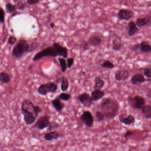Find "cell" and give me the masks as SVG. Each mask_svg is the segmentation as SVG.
Wrapping results in <instances>:
<instances>
[{
	"label": "cell",
	"mask_w": 151,
	"mask_h": 151,
	"mask_svg": "<svg viewBox=\"0 0 151 151\" xmlns=\"http://www.w3.org/2000/svg\"><path fill=\"white\" fill-rule=\"evenodd\" d=\"M21 113L23 115V119L25 124L31 125L35 123L39 114L42 111L41 107L35 106L29 99L23 100L21 105Z\"/></svg>",
	"instance_id": "6da1fadb"
},
{
	"label": "cell",
	"mask_w": 151,
	"mask_h": 151,
	"mask_svg": "<svg viewBox=\"0 0 151 151\" xmlns=\"http://www.w3.org/2000/svg\"><path fill=\"white\" fill-rule=\"evenodd\" d=\"M58 56H62L63 58H68V49L59 43L54 42L51 46L48 47L37 53L33 57L32 60L34 62L37 61L44 57Z\"/></svg>",
	"instance_id": "7a4b0ae2"
},
{
	"label": "cell",
	"mask_w": 151,
	"mask_h": 151,
	"mask_svg": "<svg viewBox=\"0 0 151 151\" xmlns=\"http://www.w3.org/2000/svg\"><path fill=\"white\" fill-rule=\"evenodd\" d=\"M100 107L107 119H113L118 114L119 105L116 100L109 98H104L100 103Z\"/></svg>",
	"instance_id": "3957f363"
},
{
	"label": "cell",
	"mask_w": 151,
	"mask_h": 151,
	"mask_svg": "<svg viewBox=\"0 0 151 151\" xmlns=\"http://www.w3.org/2000/svg\"><path fill=\"white\" fill-rule=\"evenodd\" d=\"M30 45H29L25 40H19L13 47L12 56L16 59H20L26 53H31Z\"/></svg>",
	"instance_id": "277c9868"
},
{
	"label": "cell",
	"mask_w": 151,
	"mask_h": 151,
	"mask_svg": "<svg viewBox=\"0 0 151 151\" xmlns=\"http://www.w3.org/2000/svg\"><path fill=\"white\" fill-rule=\"evenodd\" d=\"M58 85L53 82H48L40 85L37 89L38 93L42 96H46L50 93H55L58 90Z\"/></svg>",
	"instance_id": "5b68a950"
},
{
	"label": "cell",
	"mask_w": 151,
	"mask_h": 151,
	"mask_svg": "<svg viewBox=\"0 0 151 151\" xmlns=\"http://www.w3.org/2000/svg\"><path fill=\"white\" fill-rule=\"evenodd\" d=\"M80 119L83 123L88 128H92L94 123V118L92 113L89 110H85L80 116Z\"/></svg>",
	"instance_id": "8992f818"
},
{
	"label": "cell",
	"mask_w": 151,
	"mask_h": 151,
	"mask_svg": "<svg viewBox=\"0 0 151 151\" xmlns=\"http://www.w3.org/2000/svg\"><path fill=\"white\" fill-rule=\"evenodd\" d=\"M128 101L132 106L136 109H142L145 106V99L139 95H136L133 98L129 97Z\"/></svg>",
	"instance_id": "52a82bcc"
},
{
	"label": "cell",
	"mask_w": 151,
	"mask_h": 151,
	"mask_svg": "<svg viewBox=\"0 0 151 151\" xmlns=\"http://www.w3.org/2000/svg\"><path fill=\"white\" fill-rule=\"evenodd\" d=\"M133 52H140L142 53H148L151 52V45L147 41H142L141 43L135 44L131 48Z\"/></svg>",
	"instance_id": "ba28073f"
},
{
	"label": "cell",
	"mask_w": 151,
	"mask_h": 151,
	"mask_svg": "<svg viewBox=\"0 0 151 151\" xmlns=\"http://www.w3.org/2000/svg\"><path fill=\"white\" fill-rule=\"evenodd\" d=\"M77 99L85 107H91L93 102L91 95L86 92L81 93L78 96Z\"/></svg>",
	"instance_id": "9c48e42d"
},
{
	"label": "cell",
	"mask_w": 151,
	"mask_h": 151,
	"mask_svg": "<svg viewBox=\"0 0 151 151\" xmlns=\"http://www.w3.org/2000/svg\"><path fill=\"white\" fill-rule=\"evenodd\" d=\"M50 116L48 115H45L40 117L36 122L35 126L40 130H43L46 128H48L50 124Z\"/></svg>",
	"instance_id": "30bf717a"
},
{
	"label": "cell",
	"mask_w": 151,
	"mask_h": 151,
	"mask_svg": "<svg viewBox=\"0 0 151 151\" xmlns=\"http://www.w3.org/2000/svg\"><path fill=\"white\" fill-rule=\"evenodd\" d=\"M130 76L129 71L127 70H117L114 73V79L116 81H124L129 79Z\"/></svg>",
	"instance_id": "8fae6325"
},
{
	"label": "cell",
	"mask_w": 151,
	"mask_h": 151,
	"mask_svg": "<svg viewBox=\"0 0 151 151\" xmlns=\"http://www.w3.org/2000/svg\"><path fill=\"white\" fill-rule=\"evenodd\" d=\"M117 16L121 20L128 21L134 17V13L130 9H122L118 11Z\"/></svg>",
	"instance_id": "7c38bea8"
},
{
	"label": "cell",
	"mask_w": 151,
	"mask_h": 151,
	"mask_svg": "<svg viewBox=\"0 0 151 151\" xmlns=\"http://www.w3.org/2000/svg\"><path fill=\"white\" fill-rule=\"evenodd\" d=\"M146 79L144 76L140 73H137L132 77L131 82L134 85H139L145 83Z\"/></svg>",
	"instance_id": "4fadbf2b"
},
{
	"label": "cell",
	"mask_w": 151,
	"mask_h": 151,
	"mask_svg": "<svg viewBox=\"0 0 151 151\" xmlns=\"http://www.w3.org/2000/svg\"><path fill=\"white\" fill-rule=\"evenodd\" d=\"M127 29L128 36L130 37H133L139 30L136 25V23L133 21H131L128 23Z\"/></svg>",
	"instance_id": "5bb4252c"
},
{
	"label": "cell",
	"mask_w": 151,
	"mask_h": 151,
	"mask_svg": "<svg viewBox=\"0 0 151 151\" xmlns=\"http://www.w3.org/2000/svg\"><path fill=\"white\" fill-rule=\"evenodd\" d=\"M60 133L57 131L49 132L44 135V138L46 141H50L55 139L57 140L60 137Z\"/></svg>",
	"instance_id": "9a60e30c"
},
{
	"label": "cell",
	"mask_w": 151,
	"mask_h": 151,
	"mask_svg": "<svg viewBox=\"0 0 151 151\" xmlns=\"http://www.w3.org/2000/svg\"><path fill=\"white\" fill-rule=\"evenodd\" d=\"M89 45L91 46L96 47L99 46L102 43V40L101 38L98 36H91L88 38L87 40Z\"/></svg>",
	"instance_id": "2e32d148"
},
{
	"label": "cell",
	"mask_w": 151,
	"mask_h": 151,
	"mask_svg": "<svg viewBox=\"0 0 151 151\" xmlns=\"http://www.w3.org/2000/svg\"><path fill=\"white\" fill-rule=\"evenodd\" d=\"M122 46V40L118 37H116L112 40V49L114 51L116 52L121 51Z\"/></svg>",
	"instance_id": "e0dca14e"
},
{
	"label": "cell",
	"mask_w": 151,
	"mask_h": 151,
	"mask_svg": "<svg viewBox=\"0 0 151 151\" xmlns=\"http://www.w3.org/2000/svg\"><path fill=\"white\" fill-rule=\"evenodd\" d=\"M56 82L57 83L60 82V88L62 91L64 92L68 91L69 87L70 84L68 79L67 77L65 76L61 77L57 80Z\"/></svg>",
	"instance_id": "ac0fdd59"
},
{
	"label": "cell",
	"mask_w": 151,
	"mask_h": 151,
	"mask_svg": "<svg viewBox=\"0 0 151 151\" xmlns=\"http://www.w3.org/2000/svg\"><path fill=\"white\" fill-rule=\"evenodd\" d=\"M105 93L101 90H94L91 93V97L93 101H97L102 99L105 96Z\"/></svg>",
	"instance_id": "d6986e66"
},
{
	"label": "cell",
	"mask_w": 151,
	"mask_h": 151,
	"mask_svg": "<svg viewBox=\"0 0 151 151\" xmlns=\"http://www.w3.org/2000/svg\"><path fill=\"white\" fill-rule=\"evenodd\" d=\"M119 120L124 125H129L132 124L135 121V118L132 115L130 114L127 117H124L122 116H119Z\"/></svg>",
	"instance_id": "ffe728a7"
},
{
	"label": "cell",
	"mask_w": 151,
	"mask_h": 151,
	"mask_svg": "<svg viewBox=\"0 0 151 151\" xmlns=\"http://www.w3.org/2000/svg\"><path fill=\"white\" fill-rule=\"evenodd\" d=\"M52 104L57 112H61L63 109L64 104L59 98H56L52 101Z\"/></svg>",
	"instance_id": "44dd1931"
},
{
	"label": "cell",
	"mask_w": 151,
	"mask_h": 151,
	"mask_svg": "<svg viewBox=\"0 0 151 151\" xmlns=\"http://www.w3.org/2000/svg\"><path fill=\"white\" fill-rule=\"evenodd\" d=\"M135 23H136L137 27H144V26H146L151 24L150 20L147 17H144V18H137L136 20Z\"/></svg>",
	"instance_id": "7402d4cb"
},
{
	"label": "cell",
	"mask_w": 151,
	"mask_h": 151,
	"mask_svg": "<svg viewBox=\"0 0 151 151\" xmlns=\"http://www.w3.org/2000/svg\"><path fill=\"white\" fill-rule=\"evenodd\" d=\"M94 83L93 89L97 90H101L104 87L105 83V81L99 76L96 77L94 78Z\"/></svg>",
	"instance_id": "603a6c76"
},
{
	"label": "cell",
	"mask_w": 151,
	"mask_h": 151,
	"mask_svg": "<svg viewBox=\"0 0 151 151\" xmlns=\"http://www.w3.org/2000/svg\"><path fill=\"white\" fill-rule=\"evenodd\" d=\"M11 77L10 75L5 72V71H2L0 73V80L1 83H8L10 82Z\"/></svg>",
	"instance_id": "cb8c5ba5"
},
{
	"label": "cell",
	"mask_w": 151,
	"mask_h": 151,
	"mask_svg": "<svg viewBox=\"0 0 151 151\" xmlns=\"http://www.w3.org/2000/svg\"><path fill=\"white\" fill-rule=\"evenodd\" d=\"M143 116L146 119H151V106L149 105H146L142 109Z\"/></svg>",
	"instance_id": "d4e9b609"
},
{
	"label": "cell",
	"mask_w": 151,
	"mask_h": 151,
	"mask_svg": "<svg viewBox=\"0 0 151 151\" xmlns=\"http://www.w3.org/2000/svg\"><path fill=\"white\" fill-rule=\"evenodd\" d=\"M5 9H6V12L9 14L14 13L17 9L15 5H13L10 2L6 3Z\"/></svg>",
	"instance_id": "484cf974"
},
{
	"label": "cell",
	"mask_w": 151,
	"mask_h": 151,
	"mask_svg": "<svg viewBox=\"0 0 151 151\" xmlns=\"http://www.w3.org/2000/svg\"><path fill=\"white\" fill-rule=\"evenodd\" d=\"M58 61H59V63H60V66L61 69L62 71L63 72H65L68 68L67 66V62L66 60L63 58H61L59 57L58 59Z\"/></svg>",
	"instance_id": "4316f807"
},
{
	"label": "cell",
	"mask_w": 151,
	"mask_h": 151,
	"mask_svg": "<svg viewBox=\"0 0 151 151\" xmlns=\"http://www.w3.org/2000/svg\"><path fill=\"white\" fill-rule=\"evenodd\" d=\"M101 66L102 68L109 69H112L115 67L114 64L109 60H104L103 63L101 64Z\"/></svg>",
	"instance_id": "83f0119b"
},
{
	"label": "cell",
	"mask_w": 151,
	"mask_h": 151,
	"mask_svg": "<svg viewBox=\"0 0 151 151\" xmlns=\"http://www.w3.org/2000/svg\"><path fill=\"white\" fill-rule=\"evenodd\" d=\"M60 127V124L58 123L55 121H52L47 128V131L49 132L56 131Z\"/></svg>",
	"instance_id": "f1b7e54d"
},
{
	"label": "cell",
	"mask_w": 151,
	"mask_h": 151,
	"mask_svg": "<svg viewBox=\"0 0 151 151\" xmlns=\"http://www.w3.org/2000/svg\"><path fill=\"white\" fill-rule=\"evenodd\" d=\"M71 95L70 94L64 92L61 93L58 97V98L61 100L64 101H68L71 99Z\"/></svg>",
	"instance_id": "f546056e"
},
{
	"label": "cell",
	"mask_w": 151,
	"mask_h": 151,
	"mask_svg": "<svg viewBox=\"0 0 151 151\" xmlns=\"http://www.w3.org/2000/svg\"><path fill=\"white\" fill-rule=\"evenodd\" d=\"M26 3H27L20 1H18L17 3L15 5L17 9H18L20 11H23L26 9V6H27Z\"/></svg>",
	"instance_id": "4dcf8cb0"
},
{
	"label": "cell",
	"mask_w": 151,
	"mask_h": 151,
	"mask_svg": "<svg viewBox=\"0 0 151 151\" xmlns=\"http://www.w3.org/2000/svg\"><path fill=\"white\" fill-rule=\"evenodd\" d=\"M95 117L99 122H103L105 120V116L104 114L101 111H97L95 113Z\"/></svg>",
	"instance_id": "1f68e13d"
},
{
	"label": "cell",
	"mask_w": 151,
	"mask_h": 151,
	"mask_svg": "<svg viewBox=\"0 0 151 151\" xmlns=\"http://www.w3.org/2000/svg\"><path fill=\"white\" fill-rule=\"evenodd\" d=\"M89 45L88 42L86 40H83L80 44V47L83 52H86L89 49Z\"/></svg>",
	"instance_id": "d6a6232c"
},
{
	"label": "cell",
	"mask_w": 151,
	"mask_h": 151,
	"mask_svg": "<svg viewBox=\"0 0 151 151\" xmlns=\"http://www.w3.org/2000/svg\"><path fill=\"white\" fill-rule=\"evenodd\" d=\"M143 74H144V76L147 78H151V71L150 68H145L143 69Z\"/></svg>",
	"instance_id": "836d02e7"
},
{
	"label": "cell",
	"mask_w": 151,
	"mask_h": 151,
	"mask_svg": "<svg viewBox=\"0 0 151 151\" xmlns=\"http://www.w3.org/2000/svg\"><path fill=\"white\" fill-rule=\"evenodd\" d=\"M5 20V12L1 7H0V22L3 23Z\"/></svg>",
	"instance_id": "e575fe53"
},
{
	"label": "cell",
	"mask_w": 151,
	"mask_h": 151,
	"mask_svg": "<svg viewBox=\"0 0 151 151\" xmlns=\"http://www.w3.org/2000/svg\"><path fill=\"white\" fill-rule=\"evenodd\" d=\"M17 41V38L14 36H10L8 40V45H13Z\"/></svg>",
	"instance_id": "d590c367"
},
{
	"label": "cell",
	"mask_w": 151,
	"mask_h": 151,
	"mask_svg": "<svg viewBox=\"0 0 151 151\" xmlns=\"http://www.w3.org/2000/svg\"><path fill=\"white\" fill-rule=\"evenodd\" d=\"M74 58L70 57L67 60V64L68 68H72L73 65H74Z\"/></svg>",
	"instance_id": "8d00e7d4"
},
{
	"label": "cell",
	"mask_w": 151,
	"mask_h": 151,
	"mask_svg": "<svg viewBox=\"0 0 151 151\" xmlns=\"http://www.w3.org/2000/svg\"><path fill=\"white\" fill-rule=\"evenodd\" d=\"M39 1V0H27V1H26V3H27L28 5L32 6V5L37 4Z\"/></svg>",
	"instance_id": "74e56055"
},
{
	"label": "cell",
	"mask_w": 151,
	"mask_h": 151,
	"mask_svg": "<svg viewBox=\"0 0 151 151\" xmlns=\"http://www.w3.org/2000/svg\"><path fill=\"white\" fill-rule=\"evenodd\" d=\"M132 135V132H131L130 130H127V131H126V132H125V133L124 134V137L125 138H127L130 137V136H131Z\"/></svg>",
	"instance_id": "f35d334b"
},
{
	"label": "cell",
	"mask_w": 151,
	"mask_h": 151,
	"mask_svg": "<svg viewBox=\"0 0 151 151\" xmlns=\"http://www.w3.org/2000/svg\"><path fill=\"white\" fill-rule=\"evenodd\" d=\"M79 76H85V75H86V72H85L84 71H83V70H81V71H80V72H79Z\"/></svg>",
	"instance_id": "ab89813d"
},
{
	"label": "cell",
	"mask_w": 151,
	"mask_h": 151,
	"mask_svg": "<svg viewBox=\"0 0 151 151\" xmlns=\"http://www.w3.org/2000/svg\"><path fill=\"white\" fill-rule=\"evenodd\" d=\"M147 17H148V18H149L151 24V11H149V13H148V16H147Z\"/></svg>",
	"instance_id": "60d3db41"
},
{
	"label": "cell",
	"mask_w": 151,
	"mask_h": 151,
	"mask_svg": "<svg viewBox=\"0 0 151 151\" xmlns=\"http://www.w3.org/2000/svg\"><path fill=\"white\" fill-rule=\"evenodd\" d=\"M50 26L52 29H54V27H55V24L54 23L52 22L50 24Z\"/></svg>",
	"instance_id": "b9f144b4"
},
{
	"label": "cell",
	"mask_w": 151,
	"mask_h": 151,
	"mask_svg": "<svg viewBox=\"0 0 151 151\" xmlns=\"http://www.w3.org/2000/svg\"><path fill=\"white\" fill-rule=\"evenodd\" d=\"M17 151H25L24 150H23V149H18V150H17Z\"/></svg>",
	"instance_id": "7bdbcfd3"
},
{
	"label": "cell",
	"mask_w": 151,
	"mask_h": 151,
	"mask_svg": "<svg viewBox=\"0 0 151 151\" xmlns=\"http://www.w3.org/2000/svg\"><path fill=\"white\" fill-rule=\"evenodd\" d=\"M150 70H151V67H150Z\"/></svg>",
	"instance_id": "ee69618b"
}]
</instances>
